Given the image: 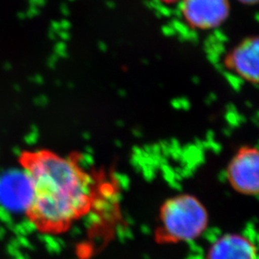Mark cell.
<instances>
[{
  "instance_id": "ba28073f",
  "label": "cell",
  "mask_w": 259,
  "mask_h": 259,
  "mask_svg": "<svg viewBox=\"0 0 259 259\" xmlns=\"http://www.w3.org/2000/svg\"><path fill=\"white\" fill-rule=\"evenodd\" d=\"M237 1L244 5H255L259 3V0H237Z\"/></svg>"
},
{
  "instance_id": "277c9868",
  "label": "cell",
  "mask_w": 259,
  "mask_h": 259,
  "mask_svg": "<svg viewBox=\"0 0 259 259\" xmlns=\"http://www.w3.org/2000/svg\"><path fill=\"white\" fill-rule=\"evenodd\" d=\"M181 4L186 23L203 31L222 25L231 12L230 0H183Z\"/></svg>"
},
{
  "instance_id": "6da1fadb",
  "label": "cell",
  "mask_w": 259,
  "mask_h": 259,
  "mask_svg": "<svg viewBox=\"0 0 259 259\" xmlns=\"http://www.w3.org/2000/svg\"><path fill=\"white\" fill-rule=\"evenodd\" d=\"M19 163L32 186L28 218L38 231L65 232L89 212L95 180L75 155L62 156L46 149L21 153Z\"/></svg>"
},
{
  "instance_id": "52a82bcc",
  "label": "cell",
  "mask_w": 259,
  "mask_h": 259,
  "mask_svg": "<svg viewBox=\"0 0 259 259\" xmlns=\"http://www.w3.org/2000/svg\"><path fill=\"white\" fill-rule=\"evenodd\" d=\"M0 199L6 205L18 206L27 210L32 198V186L30 180L22 170L20 175H12L4 180L1 185Z\"/></svg>"
},
{
  "instance_id": "8992f818",
  "label": "cell",
  "mask_w": 259,
  "mask_h": 259,
  "mask_svg": "<svg viewBox=\"0 0 259 259\" xmlns=\"http://www.w3.org/2000/svg\"><path fill=\"white\" fill-rule=\"evenodd\" d=\"M258 250L248 236L230 232L213 242L204 259H257Z\"/></svg>"
},
{
  "instance_id": "3957f363",
  "label": "cell",
  "mask_w": 259,
  "mask_h": 259,
  "mask_svg": "<svg viewBox=\"0 0 259 259\" xmlns=\"http://www.w3.org/2000/svg\"><path fill=\"white\" fill-rule=\"evenodd\" d=\"M226 178L232 189L244 196H259V148L238 149L228 163Z\"/></svg>"
},
{
  "instance_id": "5b68a950",
  "label": "cell",
  "mask_w": 259,
  "mask_h": 259,
  "mask_svg": "<svg viewBox=\"0 0 259 259\" xmlns=\"http://www.w3.org/2000/svg\"><path fill=\"white\" fill-rule=\"evenodd\" d=\"M227 66L245 81L259 83V36L247 37L233 47Z\"/></svg>"
},
{
  "instance_id": "9c48e42d",
  "label": "cell",
  "mask_w": 259,
  "mask_h": 259,
  "mask_svg": "<svg viewBox=\"0 0 259 259\" xmlns=\"http://www.w3.org/2000/svg\"><path fill=\"white\" fill-rule=\"evenodd\" d=\"M163 3H167V4H173V3H179V2H182L183 0H159Z\"/></svg>"
},
{
  "instance_id": "7a4b0ae2",
  "label": "cell",
  "mask_w": 259,
  "mask_h": 259,
  "mask_svg": "<svg viewBox=\"0 0 259 259\" xmlns=\"http://www.w3.org/2000/svg\"><path fill=\"white\" fill-rule=\"evenodd\" d=\"M209 225V213L203 202L190 193L167 198L160 204L154 239L157 245L192 242L200 238Z\"/></svg>"
}]
</instances>
